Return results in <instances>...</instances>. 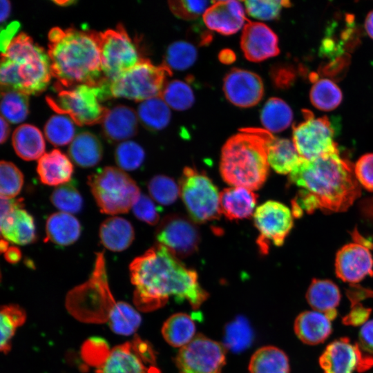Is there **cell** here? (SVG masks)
<instances>
[{
	"mask_svg": "<svg viewBox=\"0 0 373 373\" xmlns=\"http://www.w3.org/2000/svg\"><path fill=\"white\" fill-rule=\"evenodd\" d=\"M129 271L135 287L134 302L144 311L157 309L171 298L178 303L186 300L196 309L209 296L196 271L159 243L133 259Z\"/></svg>",
	"mask_w": 373,
	"mask_h": 373,
	"instance_id": "1",
	"label": "cell"
},
{
	"mask_svg": "<svg viewBox=\"0 0 373 373\" xmlns=\"http://www.w3.org/2000/svg\"><path fill=\"white\" fill-rule=\"evenodd\" d=\"M289 182L299 188L292 200L296 218L304 211L312 213L317 209L326 213L345 211L361 193L354 166L339 152L312 160L302 158L289 174Z\"/></svg>",
	"mask_w": 373,
	"mask_h": 373,
	"instance_id": "2",
	"label": "cell"
},
{
	"mask_svg": "<svg viewBox=\"0 0 373 373\" xmlns=\"http://www.w3.org/2000/svg\"><path fill=\"white\" fill-rule=\"evenodd\" d=\"M48 55L58 90L79 84L102 86L109 81L102 72L99 32L75 28H52Z\"/></svg>",
	"mask_w": 373,
	"mask_h": 373,
	"instance_id": "3",
	"label": "cell"
},
{
	"mask_svg": "<svg viewBox=\"0 0 373 373\" xmlns=\"http://www.w3.org/2000/svg\"><path fill=\"white\" fill-rule=\"evenodd\" d=\"M271 135L263 128H243L229 137L221 151L223 180L233 186L260 189L269 174L267 143Z\"/></svg>",
	"mask_w": 373,
	"mask_h": 373,
	"instance_id": "4",
	"label": "cell"
},
{
	"mask_svg": "<svg viewBox=\"0 0 373 373\" xmlns=\"http://www.w3.org/2000/svg\"><path fill=\"white\" fill-rule=\"evenodd\" d=\"M51 77L48 53L24 32L17 35L1 53V91L39 94L46 88Z\"/></svg>",
	"mask_w": 373,
	"mask_h": 373,
	"instance_id": "5",
	"label": "cell"
},
{
	"mask_svg": "<svg viewBox=\"0 0 373 373\" xmlns=\"http://www.w3.org/2000/svg\"><path fill=\"white\" fill-rule=\"evenodd\" d=\"M109 84H79L59 90L55 97L47 96L46 102L57 113L70 116L79 126L95 124L102 122L108 110L100 102L112 97Z\"/></svg>",
	"mask_w": 373,
	"mask_h": 373,
	"instance_id": "6",
	"label": "cell"
},
{
	"mask_svg": "<svg viewBox=\"0 0 373 373\" xmlns=\"http://www.w3.org/2000/svg\"><path fill=\"white\" fill-rule=\"evenodd\" d=\"M88 184L102 213H127L141 193L133 179L118 167L106 166L88 177Z\"/></svg>",
	"mask_w": 373,
	"mask_h": 373,
	"instance_id": "7",
	"label": "cell"
},
{
	"mask_svg": "<svg viewBox=\"0 0 373 373\" xmlns=\"http://www.w3.org/2000/svg\"><path fill=\"white\" fill-rule=\"evenodd\" d=\"M172 70L162 64L155 66L143 58L115 79L110 82L111 97H124L136 102L160 97Z\"/></svg>",
	"mask_w": 373,
	"mask_h": 373,
	"instance_id": "8",
	"label": "cell"
},
{
	"mask_svg": "<svg viewBox=\"0 0 373 373\" xmlns=\"http://www.w3.org/2000/svg\"><path fill=\"white\" fill-rule=\"evenodd\" d=\"M179 186L182 202L193 222L204 223L219 218L220 193L204 172L185 167Z\"/></svg>",
	"mask_w": 373,
	"mask_h": 373,
	"instance_id": "9",
	"label": "cell"
},
{
	"mask_svg": "<svg viewBox=\"0 0 373 373\" xmlns=\"http://www.w3.org/2000/svg\"><path fill=\"white\" fill-rule=\"evenodd\" d=\"M304 120L293 126L292 142L304 160H312L323 155L339 152L334 140L335 131L326 116L314 117L307 110L303 111Z\"/></svg>",
	"mask_w": 373,
	"mask_h": 373,
	"instance_id": "10",
	"label": "cell"
},
{
	"mask_svg": "<svg viewBox=\"0 0 373 373\" xmlns=\"http://www.w3.org/2000/svg\"><path fill=\"white\" fill-rule=\"evenodd\" d=\"M101 64L105 78L111 82L143 58L122 24L99 32Z\"/></svg>",
	"mask_w": 373,
	"mask_h": 373,
	"instance_id": "11",
	"label": "cell"
},
{
	"mask_svg": "<svg viewBox=\"0 0 373 373\" xmlns=\"http://www.w3.org/2000/svg\"><path fill=\"white\" fill-rule=\"evenodd\" d=\"M223 345L197 334L179 350L175 361L179 373H220L225 364Z\"/></svg>",
	"mask_w": 373,
	"mask_h": 373,
	"instance_id": "12",
	"label": "cell"
},
{
	"mask_svg": "<svg viewBox=\"0 0 373 373\" xmlns=\"http://www.w3.org/2000/svg\"><path fill=\"white\" fill-rule=\"evenodd\" d=\"M290 209L277 201L268 200L256 209L254 221L260 235L257 244L262 254L268 253L271 244L281 246L294 224Z\"/></svg>",
	"mask_w": 373,
	"mask_h": 373,
	"instance_id": "13",
	"label": "cell"
},
{
	"mask_svg": "<svg viewBox=\"0 0 373 373\" xmlns=\"http://www.w3.org/2000/svg\"><path fill=\"white\" fill-rule=\"evenodd\" d=\"M159 244L178 258L193 254L200 242V233L195 222L180 214H170L160 222L155 231Z\"/></svg>",
	"mask_w": 373,
	"mask_h": 373,
	"instance_id": "14",
	"label": "cell"
},
{
	"mask_svg": "<svg viewBox=\"0 0 373 373\" xmlns=\"http://www.w3.org/2000/svg\"><path fill=\"white\" fill-rule=\"evenodd\" d=\"M319 365L324 373L361 372L373 366V356L363 353L358 343L342 337L327 345L319 357Z\"/></svg>",
	"mask_w": 373,
	"mask_h": 373,
	"instance_id": "15",
	"label": "cell"
},
{
	"mask_svg": "<svg viewBox=\"0 0 373 373\" xmlns=\"http://www.w3.org/2000/svg\"><path fill=\"white\" fill-rule=\"evenodd\" d=\"M154 355L151 349L140 339L131 344L126 343L113 348L102 361L99 373H160L155 367H148Z\"/></svg>",
	"mask_w": 373,
	"mask_h": 373,
	"instance_id": "16",
	"label": "cell"
},
{
	"mask_svg": "<svg viewBox=\"0 0 373 373\" xmlns=\"http://www.w3.org/2000/svg\"><path fill=\"white\" fill-rule=\"evenodd\" d=\"M23 206L22 198H1V236L19 245L32 243L37 238L34 219Z\"/></svg>",
	"mask_w": 373,
	"mask_h": 373,
	"instance_id": "17",
	"label": "cell"
},
{
	"mask_svg": "<svg viewBox=\"0 0 373 373\" xmlns=\"http://www.w3.org/2000/svg\"><path fill=\"white\" fill-rule=\"evenodd\" d=\"M222 90L227 100L240 108L256 106L264 95L261 77L251 71L236 68L224 77Z\"/></svg>",
	"mask_w": 373,
	"mask_h": 373,
	"instance_id": "18",
	"label": "cell"
},
{
	"mask_svg": "<svg viewBox=\"0 0 373 373\" xmlns=\"http://www.w3.org/2000/svg\"><path fill=\"white\" fill-rule=\"evenodd\" d=\"M335 271L338 278L355 285L373 276V258L370 249L357 242L344 245L336 254Z\"/></svg>",
	"mask_w": 373,
	"mask_h": 373,
	"instance_id": "19",
	"label": "cell"
},
{
	"mask_svg": "<svg viewBox=\"0 0 373 373\" xmlns=\"http://www.w3.org/2000/svg\"><path fill=\"white\" fill-rule=\"evenodd\" d=\"M240 47L245 58L252 62L262 61L280 52L277 35L260 22L246 23L240 37Z\"/></svg>",
	"mask_w": 373,
	"mask_h": 373,
	"instance_id": "20",
	"label": "cell"
},
{
	"mask_svg": "<svg viewBox=\"0 0 373 373\" xmlns=\"http://www.w3.org/2000/svg\"><path fill=\"white\" fill-rule=\"evenodd\" d=\"M206 26L224 35L236 33L248 21L244 8L238 1H217L203 15Z\"/></svg>",
	"mask_w": 373,
	"mask_h": 373,
	"instance_id": "21",
	"label": "cell"
},
{
	"mask_svg": "<svg viewBox=\"0 0 373 373\" xmlns=\"http://www.w3.org/2000/svg\"><path fill=\"white\" fill-rule=\"evenodd\" d=\"M258 195L253 190L241 187L226 188L220 193V213L229 220L249 218L255 209Z\"/></svg>",
	"mask_w": 373,
	"mask_h": 373,
	"instance_id": "22",
	"label": "cell"
},
{
	"mask_svg": "<svg viewBox=\"0 0 373 373\" xmlns=\"http://www.w3.org/2000/svg\"><path fill=\"white\" fill-rule=\"evenodd\" d=\"M137 115L131 108L118 105L108 109L102 123L105 137L111 142L126 141L137 133Z\"/></svg>",
	"mask_w": 373,
	"mask_h": 373,
	"instance_id": "23",
	"label": "cell"
},
{
	"mask_svg": "<svg viewBox=\"0 0 373 373\" xmlns=\"http://www.w3.org/2000/svg\"><path fill=\"white\" fill-rule=\"evenodd\" d=\"M74 167L64 153L57 149L45 153L37 162V172L41 183L59 186L71 181Z\"/></svg>",
	"mask_w": 373,
	"mask_h": 373,
	"instance_id": "24",
	"label": "cell"
},
{
	"mask_svg": "<svg viewBox=\"0 0 373 373\" xmlns=\"http://www.w3.org/2000/svg\"><path fill=\"white\" fill-rule=\"evenodd\" d=\"M294 330L303 343L315 345L323 343L330 336L332 326L325 314L315 310L305 311L296 318Z\"/></svg>",
	"mask_w": 373,
	"mask_h": 373,
	"instance_id": "25",
	"label": "cell"
},
{
	"mask_svg": "<svg viewBox=\"0 0 373 373\" xmlns=\"http://www.w3.org/2000/svg\"><path fill=\"white\" fill-rule=\"evenodd\" d=\"M99 236L105 248L113 251H122L132 244L135 231L128 220L122 217L113 216L101 224Z\"/></svg>",
	"mask_w": 373,
	"mask_h": 373,
	"instance_id": "26",
	"label": "cell"
},
{
	"mask_svg": "<svg viewBox=\"0 0 373 373\" xmlns=\"http://www.w3.org/2000/svg\"><path fill=\"white\" fill-rule=\"evenodd\" d=\"M81 231L80 222L75 216L64 212H56L46 220L45 242L68 246L78 240Z\"/></svg>",
	"mask_w": 373,
	"mask_h": 373,
	"instance_id": "27",
	"label": "cell"
},
{
	"mask_svg": "<svg viewBox=\"0 0 373 373\" xmlns=\"http://www.w3.org/2000/svg\"><path fill=\"white\" fill-rule=\"evenodd\" d=\"M12 142L17 155L24 160H39L45 153L43 135L33 125L23 124L17 127L12 134Z\"/></svg>",
	"mask_w": 373,
	"mask_h": 373,
	"instance_id": "28",
	"label": "cell"
},
{
	"mask_svg": "<svg viewBox=\"0 0 373 373\" xmlns=\"http://www.w3.org/2000/svg\"><path fill=\"white\" fill-rule=\"evenodd\" d=\"M68 155L77 166L90 168L101 161L103 147L96 135L84 131L75 135L68 147Z\"/></svg>",
	"mask_w": 373,
	"mask_h": 373,
	"instance_id": "29",
	"label": "cell"
},
{
	"mask_svg": "<svg viewBox=\"0 0 373 373\" xmlns=\"http://www.w3.org/2000/svg\"><path fill=\"white\" fill-rule=\"evenodd\" d=\"M301 160L293 142L271 135L267 143V160L276 172L289 174Z\"/></svg>",
	"mask_w": 373,
	"mask_h": 373,
	"instance_id": "30",
	"label": "cell"
},
{
	"mask_svg": "<svg viewBox=\"0 0 373 373\" xmlns=\"http://www.w3.org/2000/svg\"><path fill=\"white\" fill-rule=\"evenodd\" d=\"M305 298L312 309L326 314L336 309L341 300V292L332 281L314 278L307 290Z\"/></svg>",
	"mask_w": 373,
	"mask_h": 373,
	"instance_id": "31",
	"label": "cell"
},
{
	"mask_svg": "<svg viewBox=\"0 0 373 373\" xmlns=\"http://www.w3.org/2000/svg\"><path fill=\"white\" fill-rule=\"evenodd\" d=\"M249 370V373H289V358L276 347H262L252 355Z\"/></svg>",
	"mask_w": 373,
	"mask_h": 373,
	"instance_id": "32",
	"label": "cell"
},
{
	"mask_svg": "<svg viewBox=\"0 0 373 373\" xmlns=\"http://www.w3.org/2000/svg\"><path fill=\"white\" fill-rule=\"evenodd\" d=\"M195 325L186 314L178 313L171 316L162 327L165 341L174 347H182L195 337Z\"/></svg>",
	"mask_w": 373,
	"mask_h": 373,
	"instance_id": "33",
	"label": "cell"
},
{
	"mask_svg": "<svg viewBox=\"0 0 373 373\" xmlns=\"http://www.w3.org/2000/svg\"><path fill=\"white\" fill-rule=\"evenodd\" d=\"M139 121L148 130L157 131L170 122V107L160 97H156L142 102L137 111Z\"/></svg>",
	"mask_w": 373,
	"mask_h": 373,
	"instance_id": "34",
	"label": "cell"
},
{
	"mask_svg": "<svg viewBox=\"0 0 373 373\" xmlns=\"http://www.w3.org/2000/svg\"><path fill=\"white\" fill-rule=\"evenodd\" d=\"M293 113L289 106L278 97L269 98L260 112V122L265 130L278 133L289 126Z\"/></svg>",
	"mask_w": 373,
	"mask_h": 373,
	"instance_id": "35",
	"label": "cell"
},
{
	"mask_svg": "<svg viewBox=\"0 0 373 373\" xmlns=\"http://www.w3.org/2000/svg\"><path fill=\"white\" fill-rule=\"evenodd\" d=\"M107 320L113 332L124 336L134 333L142 321L138 312L124 302L114 304L109 312Z\"/></svg>",
	"mask_w": 373,
	"mask_h": 373,
	"instance_id": "36",
	"label": "cell"
},
{
	"mask_svg": "<svg viewBox=\"0 0 373 373\" xmlns=\"http://www.w3.org/2000/svg\"><path fill=\"white\" fill-rule=\"evenodd\" d=\"M309 97L312 104L316 108L329 111L340 105L343 94L334 82L323 78L314 82L310 90Z\"/></svg>",
	"mask_w": 373,
	"mask_h": 373,
	"instance_id": "37",
	"label": "cell"
},
{
	"mask_svg": "<svg viewBox=\"0 0 373 373\" xmlns=\"http://www.w3.org/2000/svg\"><path fill=\"white\" fill-rule=\"evenodd\" d=\"M25 311L17 305H6L1 308L0 328L1 352L7 354L11 347V340L17 329L25 322Z\"/></svg>",
	"mask_w": 373,
	"mask_h": 373,
	"instance_id": "38",
	"label": "cell"
},
{
	"mask_svg": "<svg viewBox=\"0 0 373 373\" xmlns=\"http://www.w3.org/2000/svg\"><path fill=\"white\" fill-rule=\"evenodd\" d=\"M254 338V333L248 321L238 316L225 327L224 346L233 352H240L248 348Z\"/></svg>",
	"mask_w": 373,
	"mask_h": 373,
	"instance_id": "39",
	"label": "cell"
},
{
	"mask_svg": "<svg viewBox=\"0 0 373 373\" xmlns=\"http://www.w3.org/2000/svg\"><path fill=\"white\" fill-rule=\"evenodd\" d=\"M47 140L55 146H64L72 142L75 137L74 122L65 115L51 116L44 126Z\"/></svg>",
	"mask_w": 373,
	"mask_h": 373,
	"instance_id": "40",
	"label": "cell"
},
{
	"mask_svg": "<svg viewBox=\"0 0 373 373\" xmlns=\"http://www.w3.org/2000/svg\"><path fill=\"white\" fill-rule=\"evenodd\" d=\"M160 97L171 108L185 111L192 106L195 101L193 91L185 82L173 79L166 82Z\"/></svg>",
	"mask_w": 373,
	"mask_h": 373,
	"instance_id": "41",
	"label": "cell"
},
{
	"mask_svg": "<svg viewBox=\"0 0 373 373\" xmlns=\"http://www.w3.org/2000/svg\"><path fill=\"white\" fill-rule=\"evenodd\" d=\"M1 113L10 123L23 122L28 113V95L15 90L1 91Z\"/></svg>",
	"mask_w": 373,
	"mask_h": 373,
	"instance_id": "42",
	"label": "cell"
},
{
	"mask_svg": "<svg viewBox=\"0 0 373 373\" xmlns=\"http://www.w3.org/2000/svg\"><path fill=\"white\" fill-rule=\"evenodd\" d=\"M197 56V50L193 44L177 41L168 46L162 64L171 70H184L195 63Z\"/></svg>",
	"mask_w": 373,
	"mask_h": 373,
	"instance_id": "43",
	"label": "cell"
},
{
	"mask_svg": "<svg viewBox=\"0 0 373 373\" xmlns=\"http://www.w3.org/2000/svg\"><path fill=\"white\" fill-rule=\"evenodd\" d=\"M50 199L61 212L69 214L79 212L83 206V198L75 184L71 181L56 186Z\"/></svg>",
	"mask_w": 373,
	"mask_h": 373,
	"instance_id": "44",
	"label": "cell"
},
{
	"mask_svg": "<svg viewBox=\"0 0 373 373\" xmlns=\"http://www.w3.org/2000/svg\"><path fill=\"white\" fill-rule=\"evenodd\" d=\"M148 190L151 197L162 205H170L180 194V186L172 178L164 175L153 177L149 182Z\"/></svg>",
	"mask_w": 373,
	"mask_h": 373,
	"instance_id": "45",
	"label": "cell"
},
{
	"mask_svg": "<svg viewBox=\"0 0 373 373\" xmlns=\"http://www.w3.org/2000/svg\"><path fill=\"white\" fill-rule=\"evenodd\" d=\"M23 184V175L13 163L1 160L0 163L1 198L13 199L21 191Z\"/></svg>",
	"mask_w": 373,
	"mask_h": 373,
	"instance_id": "46",
	"label": "cell"
},
{
	"mask_svg": "<svg viewBox=\"0 0 373 373\" xmlns=\"http://www.w3.org/2000/svg\"><path fill=\"white\" fill-rule=\"evenodd\" d=\"M145 153L143 148L133 141L119 143L115 151V159L118 168L123 171H133L143 163Z\"/></svg>",
	"mask_w": 373,
	"mask_h": 373,
	"instance_id": "47",
	"label": "cell"
},
{
	"mask_svg": "<svg viewBox=\"0 0 373 373\" xmlns=\"http://www.w3.org/2000/svg\"><path fill=\"white\" fill-rule=\"evenodd\" d=\"M244 3L249 16L266 21L278 19L283 8L291 6L289 1L278 0H249L245 1Z\"/></svg>",
	"mask_w": 373,
	"mask_h": 373,
	"instance_id": "48",
	"label": "cell"
},
{
	"mask_svg": "<svg viewBox=\"0 0 373 373\" xmlns=\"http://www.w3.org/2000/svg\"><path fill=\"white\" fill-rule=\"evenodd\" d=\"M214 1H169V8L172 13L178 18L184 20H193L204 15L208 8Z\"/></svg>",
	"mask_w": 373,
	"mask_h": 373,
	"instance_id": "49",
	"label": "cell"
},
{
	"mask_svg": "<svg viewBox=\"0 0 373 373\" xmlns=\"http://www.w3.org/2000/svg\"><path fill=\"white\" fill-rule=\"evenodd\" d=\"M132 211L138 220L149 224L155 225L159 222L158 209L153 200L145 194L141 193Z\"/></svg>",
	"mask_w": 373,
	"mask_h": 373,
	"instance_id": "50",
	"label": "cell"
},
{
	"mask_svg": "<svg viewBox=\"0 0 373 373\" xmlns=\"http://www.w3.org/2000/svg\"><path fill=\"white\" fill-rule=\"evenodd\" d=\"M354 173L361 185L373 191V153L362 155L354 165Z\"/></svg>",
	"mask_w": 373,
	"mask_h": 373,
	"instance_id": "51",
	"label": "cell"
},
{
	"mask_svg": "<svg viewBox=\"0 0 373 373\" xmlns=\"http://www.w3.org/2000/svg\"><path fill=\"white\" fill-rule=\"evenodd\" d=\"M270 77L276 88L285 89L293 84L296 74L292 66L287 64H276L271 67Z\"/></svg>",
	"mask_w": 373,
	"mask_h": 373,
	"instance_id": "52",
	"label": "cell"
},
{
	"mask_svg": "<svg viewBox=\"0 0 373 373\" xmlns=\"http://www.w3.org/2000/svg\"><path fill=\"white\" fill-rule=\"evenodd\" d=\"M372 309L364 307L361 303L352 306L347 314L342 318V323L348 326H361L367 322Z\"/></svg>",
	"mask_w": 373,
	"mask_h": 373,
	"instance_id": "53",
	"label": "cell"
},
{
	"mask_svg": "<svg viewBox=\"0 0 373 373\" xmlns=\"http://www.w3.org/2000/svg\"><path fill=\"white\" fill-rule=\"evenodd\" d=\"M358 344L363 351L373 354V319L368 321L361 327Z\"/></svg>",
	"mask_w": 373,
	"mask_h": 373,
	"instance_id": "54",
	"label": "cell"
},
{
	"mask_svg": "<svg viewBox=\"0 0 373 373\" xmlns=\"http://www.w3.org/2000/svg\"><path fill=\"white\" fill-rule=\"evenodd\" d=\"M346 295L351 303V307L361 303L368 298L373 297V291L357 285H350L346 290Z\"/></svg>",
	"mask_w": 373,
	"mask_h": 373,
	"instance_id": "55",
	"label": "cell"
},
{
	"mask_svg": "<svg viewBox=\"0 0 373 373\" xmlns=\"http://www.w3.org/2000/svg\"><path fill=\"white\" fill-rule=\"evenodd\" d=\"M19 27V23L17 21H14L10 23L5 29L2 30L1 32V53L7 49L12 39L15 37L14 35L17 32Z\"/></svg>",
	"mask_w": 373,
	"mask_h": 373,
	"instance_id": "56",
	"label": "cell"
},
{
	"mask_svg": "<svg viewBox=\"0 0 373 373\" xmlns=\"http://www.w3.org/2000/svg\"><path fill=\"white\" fill-rule=\"evenodd\" d=\"M6 260L10 263H16L19 262L21 258L20 250L15 247H8L4 252Z\"/></svg>",
	"mask_w": 373,
	"mask_h": 373,
	"instance_id": "57",
	"label": "cell"
},
{
	"mask_svg": "<svg viewBox=\"0 0 373 373\" xmlns=\"http://www.w3.org/2000/svg\"><path fill=\"white\" fill-rule=\"evenodd\" d=\"M218 58L222 63L229 64L236 60V55L230 49H224L220 52Z\"/></svg>",
	"mask_w": 373,
	"mask_h": 373,
	"instance_id": "58",
	"label": "cell"
},
{
	"mask_svg": "<svg viewBox=\"0 0 373 373\" xmlns=\"http://www.w3.org/2000/svg\"><path fill=\"white\" fill-rule=\"evenodd\" d=\"M1 124V136L0 141L3 144L8 137L10 134V126L8 125V121L5 119L2 116L0 118Z\"/></svg>",
	"mask_w": 373,
	"mask_h": 373,
	"instance_id": "59",
	"label": "cell"
},
{
	"mask_svg": "<svg viewBox=\"0 0 373 373\" xmlns=\"http://www.w3.org/2000/svg\"><path fill=\"white\" fill-rule=\"evenodd\" d=\"M1 13H0V20L1 22H3L9 16L10 12V3L8 0H1Z\"/></svg>",
	"mask_w": 373,
	"mask_h": 373,
	"instance_id": "60",
	"label": "cell"
},
{
	"mask_svg": "<svg viewBox=\"0 0 373 373\" xmlns=\"http://www.w3.org/2000/svg\"><path fill=\"white\" fill-rule=\"evenodd\" d=\"M365 29L367 35L373 39V10L370 11L365 18Z\"/></svg>",
	"mask_w": 373,
	"mask_h": 373,
	"instance_id": "61",
	"label": "cell"
},
{
	"mask_svg": "<svg viewBox=\"0 0 373 373\" xmlns=\"http://www.w3.org/2000/svg\"><path fill=\"white\" fill-rule=\"evenodd\" d=\"M364 210H365L367 214L373 217V198L367 200L364 203Z\"/></svg>",
	"mask_w": 373,
	"mask_h": 373,
	"instance_id": "62",
	"label": "cell"
},
{
	"mask_svg": "<svg viewBox=\"0 0 373 373\" xmlns=\"http://www.w3.org/2000/svg\"><path fill=\"white\" fill-rule=\"evenodd\" d=\"M53 2L59 6H68L70 4L73 3L75 1L67 0V1H54Z\"/></svg>",
	"mask_w": 373,
	"mask_h": 373,
	"instance_id": "63",
	"label": "cell"
}]
</instances>
